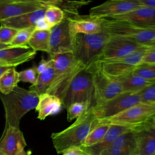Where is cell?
Wrapping results in <instances>:
<instances>
[{"label": "cell", "mask_w": 155, "mask_h": 155, "mask_svg": "<svg viewBox=\"0 0 155 155\" xmlns=\"http://www.w3.org/2000/svg\"><path fill=\"white\" fill-rule=\"evenodd\" d=\"M26 145L24 136L19 128L8 127L4 130L0 140V152L4 155H16Z\"/></svg>", "instance_id": "cell-19"}, {"label": "cell", "mask_w": 155, "mask_h": 155, "mask_svg": "<svg viewBox=\"0 0 155 155\" xmlns=\"http://www.w3.org/2000/svg\"><path fill=\"white\" fill-rule=\"evenodd\" d=\"M116 79L120 84L122 92L137 93L154 81H147L133 72Z\"/></svg>", "instance_id": "cell-24"}, {"label": "cell", "mask_w": 155, "mask_h": 155, "mask_svg": "<svg viewBox=\"0 0 155 155\" xmlns=\"http://www.w3.org/2000/svg\"><path fill=\"white\" fill-rule=\"evenodd\" d=\"M133 73L147 81H155V66L141 64L139 65Z\"/></svg>", "instance_id": "cell-33"}, {"label": "cell", "mask_w": 155, "mask_h": 155, "mask_svg": "<svg viewBox=\"0 0 155 155\" xmlns=\"http://www.w3.org/2000/svg\"><path fill=\"white\" fill-rule=\"evenodd\" d=\"M10 47H12L11 45H4V44H0V50H3V49H5V48H8Z\"/></svg>", "instance_id": "cell-44"}, {"label": "cell", "mask_w": 155, "mask_h": 155, "mask_svg": "<svg viewBox=\"0 0 155 155\" xmlns=\"http://www.w3.org/2000/svg\"><path fill=\"white\" fill-rule=\"evenodd\" d=\"M83 151L81 148H71L62 153V155H82Z\"/></svg>", "instance_id": "cell-39"}, {"label": "cell", "mask_w": 155, "mask_h": 155, "mask_svg": "<svg viewBox=\"0 0 155 155\" xmlns=\"http://www.w3.org/2000/svg\"><path fill=\"white\" fill-rule=\"evenodd\" d=\"M145 45L147 47H155V39H154L153 41L148 42Z\"/></svg>", "instance_id": "cell-42"}, {"label": "cell", "mask_w": 155, "mask_h": 155, "mask_svg": "<svg viewBox=\"0 0 155 155\" xmlns=\"http://www.w3.org/2000/svg\"><path fill=\"white\" fill-rule=\"evenodd\" d=\"M62 107L61 100L56 96L48 93L41 94L35 108L38 113V118L44 120L48 116L56 114L60 111Z\"/></svg>", "instance_id": "cell-23"}, {"label": "cell", "mask_w": 155, "mask_h": 155, "mask_svg": "<svg viewBox=\"0 0 155 155\" xmlns=\"http://www.w3.org/2000/svg\"><path fill=\"white\" fill-rule=\"evenodd\" d=\"M16 155H27V154L24 150V148H22L17 153Z\"/></svg>", "instance_id": "cell-43"}, {"label": "cell", "mask_w": 155, "mask_h": 155, "mask_svg": "<svg viewBox=\"0 0 155 155\" xmlns=\"http://www.w3.org/2000/svg\"><path fill=\"white\" fill-rule=\"evenodd\" d=\"M90 108L91 107L88 104L84 102H76L72 104L67 109L68 121L70 122L74 119H78Z\"/></svg>", "instance_id": "cell-31"}, {"label": "cell", "mask_w": 155, "mask_h": 155, "mask_svg": "<svg viewBox=\"0 0 155 155\" xmlns=\"http://www.w3.org/2000/svg\"><path fill=\"white\" fill-rule=\"evenodd\" d=\"M61 101L66 109L76 102L86 103L90 107L95 105L92 77L87 70H82L73 79Z\"/></svg>", "instance_id": "cell-6"}, {"label": "cell", "mask_w": 155, "mask_h": 155, "mask_svg": "<svg viewBox=\"0 0 155 155\" xmlns=\"http://www.w3.org/2000/svg\"><path fill=\"white\" fill-rule=\"evenodd\" d=\"M109 127L110 124H99L88 134L82 147H91L100 142L105 136Z\"/></svg>", "instance_id": "cell-29"}, {"label": "cell", "mask_w": 155, "mask_h": 155, "mask_svg": "<svg viewBox=\"0 0 155 155\" xmlns=\"http://www.w3.org/2000/svg\"><path fill=\"white\" fill-rule=\"evenodd\" d=\"M141 6L155 8V0H137Z\"/></svg>", "instance_id": "cell-40"}, {"label": "cell", "mask_w": 155, "mask_h": 155, "mask_svg": "<svg viewBox=\"0 0 155 155\" xmlns=\"http://www.w3.org/2000/svg\"><path fill=\"white\" fill-rule=\"evenodd\" d=\"M73 40L70 28L68 17L50 29L49 54L72 52Z\"/></svg>", "instance_id": "cell-12"}, {"label": "cell", "mask_w": 155, "mask_h": 155, "mask_svg": "<svg viewBox=\"0 0 155 155\" xmlns=\"http://www.w3.org/2000/svg\"><path fill=\"white\" fill-rule=\"evenodd\" d=\"M102 30L110 36L119 37L146 45L155 39V28L138 27L128 22L111 18H101Z\"/></svg>", "instance_id": "cell-5"}, {"label": "cell", "mask_w": 155, "mask_h": 155, "mask_svg": "<svg viewBox=\"0 0 155 155\" xmlns=\"http://www.w3.org/2000/svg\"><path fill=\"white\" fill-rule=\"evenodd\" d=\"M18 30L1 25L0 27V44L10 45L11 42L17 34Z\"/></svg>", "instance_id": "cell-35"}, {"label": "cell", "mask_w": 155, "mask_h": 155, "mask_svg": "<svg viewBox=\"0 0 155 155\" xmlns=\"http://www.w3.org/2000/svg\"><path fill=\"white\" fill-rule=\"evenodd\" d=\"M140 102L138 93L122 92L104 104L92 108L96 117L101 120L114 116Z\"/></svg>", "instance_id": "cell-10"}, {"label": "cell", "mask_w": 155, "mask_h": 155, "mask_svg": "<svg viewBox=\"0 0 155 155\" xmlns=\"http://www.w3.org/2000/svg\"><path fill=\"white\" fill-rule=\"evenodd\" d=\"M153 118L137 126L133 131L136 155H152L155 153V124Z\"/></svg>", "instance_id": "cell-15"}, {"label": "cell", "mask_w": 155, "mask_h": 155, "mask_svg": "<svg viewBox=\"0 0 155 155\" xmlns=\"http://www.w3.org/2000/svg\"><path fill=\"white\" fill-rule=\"evenodd\" d=\"M142 64L155 65V47H148L142 60Z\"/></svg>", "instance_id": "cell-37"}, {"label": "cell", "mask_w": 155, "mask_h": 155, "mask_svg": "<svg viewBox=\"0 0 155 155\" xmlns=\"http://www.w3.org/2000/svg\"><path fill=\"white\" fill-rule=\"evenodd\" d=\"M136 142L133 131L122 134L101 155H136Z\"/></svg>", "instance_id": "cell-21"}, {"label": "cell", "mask_w": 155, "mask_h": 155, "mask_svg": "<svg viewBox=\"0 0 155 155\" xmlns=\"http://www.w3.org/2000/svg\"><path fill=\"white\" fill-rule=\"evenodd\" d=\"M54 68L53 67L46 71L38 74L36 82L34 85L30 87V90L35 91L39 96L47 93L54 78Z\"/></svg>", "instance_id": "cell-27"}, {"label": "cell", "mask_w": 155, "mask_h": 155, "mask_svg": "<svg viewBox=\"0 0 155 155\" xmlns=\"http://www.w3.org/2000/svg\"><path fill=\"white\" fill-rule=\"evenodd\" d=\"M53 62L51 61V59H49V60H45L44 59H42L41 61L39 62L38 65L35 67V69L36 71L38 73V74L46 71L47 69H48L49 68L53 67Z\"/></svg>", "instance_id": "cell-38"}, {"label": "cell", "mask_w": 155, "mask_h": 155, "mask_svg": "<svg viewBox=\"0 0 155 155\" xmlns=\"http://www.w3.org/2000/svg\"><path fill=\"white\" fill-rule=\"evenodd\" d=\"M50 56L53 62L54 74L47 93L56 96L62 100L73 79L86 68L74 58L72 52L50 54Z\"/></svg>", "instance_id": "cell-3"}, {"label": "cell", "mask_w": 155, "mask_h": 155, "mask_svg": "<svg viewBox=\"0 0 155 155\" xmlns=\"http://www.w3.org/2000/svg\"><path fill=\"white\" fill-rule=\"evenodd\" d=\"M35 30V27H31L18 30L17 34L11 42L10 45L12 47L26 46L28 44L31 35Z\"/></svg>", "instance_id": "cell-32"}, {"label": "cell", "mask_w": 155, "mask_h": 155, "mask_svg": "<svg viewBox=\"0 0 155 155\" xmlns=\"http://www.w3.org/2000/svg\"><path fill=\"white\" fill-rule=\"evenodd\" d=\"M19 81L24 82H30L32 85H34L37 79L38 73L35 67L29 68L26 70L18 72Z\"/></svg>", "instance_id": "cell-36"}, {"label": "cell", "mask_w": 155, "mask_h": 155, "mask_svg": "<svg viewBox=\"0 0 155 155\" xmlns=\"http://www.w3.org/2000/svg\"><path fill=\"white\" fill-rule=\"evenodd\" d=\"M153 120H154V124H155V116H154V117H153Z\"/></svg>", "instance_id": "cell-45"}, {"label": "cell", "mask_w": 155, "mask_h": 155, "mask_svg": "<svg viewBox=\"0 0 155 155\" xmlns=\"http://www.w3.org/2000/svg\"><path fill=\"white\" fill-rule=\"evenodd\" d=\"M86 70L91 74L95 105H101L122 93L119 82L105 74L97 62L91 64Z\"/></svg>", "instance_id": "cell-7"}, {"label": "cell", "mask_w": 155, "mask_h": 155, "mask_svg": "<svg viewBox=\"0 0 155 155\" xmlns=\"http://www.w3.org/2000/svg\"><path fill=\"white\" fill-rule=\"evenodd\" d=\"M69 28L70 33L74 38L78 34L93 35L97 34L102 31L101 21L88 16H81L79 15L68 17Z\"/></svg>", "instance_id": "cell-20"}, {"label": "cell", "mask_w": 155, "mask_h": 155, "mask_svg": "<svg viewBox=\"0 0 155 155\" xmlns=\"http://www.w3.org/2000/svg\"><path fill=\"white\" fill-rule=\"evenodd\" d=\"M141 5L137 0H110L91 7L89 16L95 19L110 18L134 10Z\"/></svg>", "instance_id": "cell-13"}, {"label": "cell", "mask_w": 155, "mask_h": 155, "mask_svg": "<svg viewBox=\"0 0 155 155\" xmlns=\"http://www.w3.org/2000/svg\"><path fill=\"white\" fill-rule=\"evenodd\" d=\"M145 46L146 45L131 40L119 37L110 36L96 62H102L120 58Z\"/></svg>", "instance_id": "cell-11"}, {"label": "cell", "mask_w": 155, "mask_h": 155, "mask_svg": "<svg viewBox=\"0 0 155 155\" xmlns=\"http://www.w3.org/2000/svg\"><path fill=\"white\" fill-rule=\"evenodd\" d=\"M0 155H4V154H3L2 153H1V152H0Z\"/></svg>", "instance_id": "cell-46"}, {"label": "cell", "mask_w": 155, "mask_h": 155, "mask_svg": "<svg viewBox=\"0 0 155 155\" xmlns=\"http://www.w3.org/2000/svg\"><path fill=\"white\" fill-rule=\"evenodd\" d=\"M47 7L44 1L0 0V21L31 13Z\"/></svg>", "instance_id": "cell-14"}, {"label": "cell", "mask_w": 155, "mask_h": 155, "mask_svg": "<svg viewBox=\"0 0 155 155\" xmlns=\"http://www.w3.org/2000/svg\"><path fill=\"white\" fill-rule=\"evenodd\" d=\"M46 8L2 20L0 21V23L1 25L17 30L35 27L37 22L44 18Z\"/></svg>", "instance_id": "cell-22"}, {"label": "cell", "mask_w": 155, "mask_h": 155, "mask_svg": "<svg viewBox=\"0 0 155 155\" xmlns=\"http://www.w3.org/2000/svg\"><path fill=\"white\" fill-rule=\"evenodd\" d=\"M64 13L62 10L54 5H48L45 9L44 19L51 28L60 23L64 18Z\"/></svg>", "instance_id": "cell-30"}, {"label": "cell", "mask_w": 155, "mask_h": 155, "mask_svg": "<svg viewBox=\"0 0 155 155\" xmlns=\"http://www.w3.org/2000/svg\"><path fill=\"white\" fill-rule=\"evenodd\" d=\"M19 82V74L15 67L5 72L0 78V93L7 94L18 86Z\"/></svg>", "instance_id": "cell-28"}, {"label": "cell", "mask_w": 155, "mask_h": 155, "mask_svg": "<svg viewBox=\"0 0 155 155\" xmlns=\"http://www.w3.org/2000/svg\"><path fill=\"white\" fill-rule=\"evenodd\" d=\"M47 6L54 5L61 10L64 13V16L67 17H73L79 15L78 9L84 5H88L91 2L90 1H44Z\"/></svg>", "instance_id": "cell-25"}, {"label": "cell", "mask_w": 155, "mask_h": 155, "mask_svg": "<svg viewBox=\"0 0 155 155\" xmlns=\"http://www.w3.org/2000/svg\"><path fill=\"white\" fill-rule=\"evenodd\" d=\"M99 125V120L91 107L68 127L51 134V138L57 153L62 154L71 148H81L88 134Z\"/></svg>", "instance_id": "cell-1"}, {"label": "cell", "mask_w": 155, "mask_h": 155, "mask_svg": "<svg viewBox=\"0 0 155 155\" xmlns=\"http://www.w3.org/2000/svg\"><path fill=\"white\" fill-rule=\"evenodd\" d=\"M110 38L103 30L97 34H78L73 40L72 53L74 58L85 68L96 62Z\"/></svg>", "instance_id": "cell-4"}, {"label": "cell", "mask_w": 155, "mask_h": 155, "mask_svg": "<svg viewBox=\"0 0 155 155\" xmlns=\"http://www.w3.org/2000/svg\"><path fill=\"white\" fill-rule=\"evenodd\" d=\"M50 29H35L31 35L28 45L34 51L49 52Z\"/></svg>", "instance_id": "cell-26"}, {"label": "cell", "mask_w": 155, "mask_h": 155, "mask_svg": "<svg viewBox=\"0 0 155 155\" xmlns=\"http://www.w3.org/2000/svg\"><path fill=\"white\" fill-rule=\"evenodd\" d=\"M154 66H155V65H154Z\"/></svg>", "instance_id": "cell-49"}, {"label": "cell", "mask_w": 155, "mask_h": 155, "mask_svg": "<svg viewBox=\"0 0 155 155\" xmlns=\"http://www.w3.org/2000/svg\"><path fill=\"white\" fill-rule=\"evenodd\" d=\"M36 54L28 45L10 47L0 50V66L15 67L33 59Z\"/></svg>", "instance_id": "cell-16"}, {"label": "cell", "mask_w": 155, "mask_h": 155, "mask_svg": "<svg viewBox=\"0 0 155 155\" xmlns=\"http://www.w3.org/2000/svg\"><path fill=\"white\" fill-rule=\"evenodd\" d=\"M82 155H84V154H82Z\"/></svg>", "instance_id": "cell-48"}, {"label": "cell", "mask_w": 155, "mask_h": 155, "mask_svg": "<svg viewBox=\"0 0 155 155\" xmlns=\"http://www.w3.org/2000/svg\"><path fill=\"white\" fill-rule=\"evenodd\" d=\"M140 102L147 104H155V81L137 92Z\"/></svg>", "instance_id": "cell-34"}, {"label": "cell", "mask_w": 155, "mask_h": 155, "mask_svg": "<svg viewBox=\"0 0 155 155\" xmlns=\"http://www.w3.org/2000/svg\"><path fill=\"white\" fill-rule=\"evenodd\" d=\"M39 96L33 91L17 86L7 94L0 93L5 117V129L8 127L19 128L21 118L30 110L36 108Z\"/></svg>", "instance_id": "cell-2"}, {"label": "cell", "mask_w": 155, "mask_h": 155, "mask_svg": "<svg viewBox=\"0 0 155 155\" xmlns=\"http://www.w3.org/2000/svg\"><path fill=\"white\" fill-rule=\"evenodd\" d=\"M155 116V104L140 102L111 117L98 120L99 124H114L136 127Z\"/></svg>", "instance_id": "cell-8"}, {"label": "cell", "mask_w": 155, "mask_h": 155, "mask_svg": "<svg viewBox=\"0 0 155 155\" xmlns=\"http://www.w3.org/2000/svg\"><path fill=\"white\" fill-rule=\"evenodd\" d=\"M110 18L125 21L143 28H155V8L141 6L130 12Z\"/></svg>", "instance_id": "cell-17"}, {"label": "cell", "mask_w": 155, "mask_h": 155, "mask_svg": "<svg viewBox=\"0 0 155 155\" xmlns=\"http://www.w3.org/2000/svg\"><path fill=\"white\" fill-rule=\"evenodd\" d=\"M136 127L110 124L107 133L100 142L91 147H81V148L84 155H101L102 151L109 147L118 137L125 133L134 131Z\"/></svg>", "instance_id": "cell-18"}, {"label": "cell", "mask_w": 155, "mask_h": 155, "mask_svg": "<svg viewBox=\"0 0 155 155\" xmlns=\"http://www.w3.org/2000/svg\"><path fill=\"white\" fill-rule=\"evenodd\" d=\"M148 47L145 46L120 58L96 62L105 74L111 78L117 79L132 73L139 65L142 64V58Z\"/></svg>", "instance_id": "cell-9"}, {"label": "cell", "mask_w": 155, "mask_h": 155, "mask_svg": "<svg viewBox=\"0 0 155 155\" xmlns=\"http://www.w3.org/2000/svg\"><path fill=\"white\" fill-rule=\"evenodd\" d=\"M152 155H155V153H154V154H152Z\"/></svg>", "instance_id": "cell-47"}, {"label": "cell", "mask_w": 155, "mask_h": 155, "mask_svg": "<svg viewBox=\"0 0 155 155\" xmlns=\"http://www.w3.org/2000/svg\"><path fill=\"white\" fill-rule=\"evenodd\" d=\"M12 67H2V66H0V78L2 76V75L6 72L7 70H8L9 69H10Z\"/></svg>", "instance_id": "cell-41"}]
</instances>
